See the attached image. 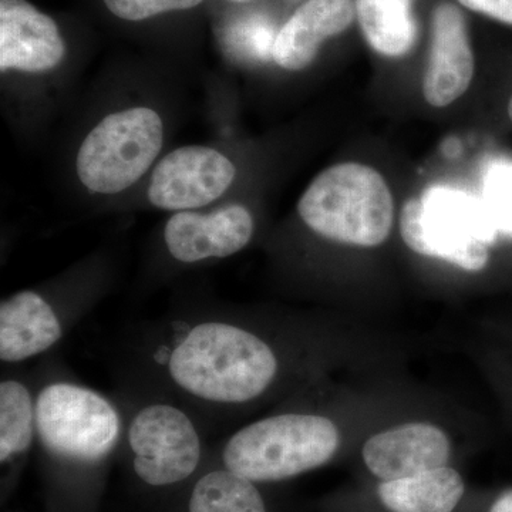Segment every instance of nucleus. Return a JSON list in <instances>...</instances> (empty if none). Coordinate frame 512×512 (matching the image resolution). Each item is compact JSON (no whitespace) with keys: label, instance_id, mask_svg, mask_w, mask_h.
Listing matches in <instances>:
<instances>
[{"label":"nucleus","instance_id":"1","mask_svg":"<svg viewBox=\"0 0 512 512\" xmlns=\"http://www.w3.org/2000/svg\"><path fill=\"white\" fill-rule=\"evenodd\" d=\"M339 444L328 417L279 413L235 431L222 447V466L254 483L285 480L328 463Z\"/></svg>","mask_w":512,"mask_h":512},{"label":"nucleus","instance_id":"2","mask_svg":"<svg viewBox=\"0 0 512 512\" xmlns=\"http://www.w3.org/2000/svg\"><path fill=\"white\" fill-rule=\"evenodd\" d=\"M302 221L320 237L377 247L393 227L392 192L375 168L333 165L320 173L298 204Z\"/></svg>","mask_w":512,"mask_h":512},{"label":"nucleus","instance_id":"3","mask_svg":"<svg viewBox=\"0 0 512 512\" xmlns=\"http://www.w3.org/2000/svg\"><path fill=\"white\" fill-rule=\"evenodd\" d=\"M37 443L70 466L103 463L124 440L126 417L109 397L72 380L53 379L36 392Z\"/></svg>","mask_w":512,"mask_h":512},{"label":"nucleus","instance_id":"4","mask_svg":"<svg viewBox=\"0 0 512 512\" xmlns=\"http://www.w3.org/2000/svg\"><path fill=\"white\" fill-rule=\"evenodd\" d=\"M400 232L417 254L470 272L487 266L488 247L500 235L480 197L446 185H434L404 204Z\"/></svg>","mask_w":512,"mask_h":512},{"label":"nucleus","instance_id":"5","mask_svg":"<svg viewBox=\"0 0 512 512\" xmlns=\"http://www.w3.org/2000/svg\"><path fill=\"white\" fill-rule=\"evenodd\" d=\"M124 441L134 473L151 487H167L190 478L200 467L204 450L194 414L164 394L138 404L128 414Z\"/></svg>","mask_w":512,"mask_h":512},{"label":"nucleus","instance_id":"6","mask_svg":"<svg viewBox=\"0 0 512 512\" xmlns=\"http://www.w3.org/2000/svg\"><path fill=\"white\" fill-rule=\"evenodd\" d=\"M163 140V120L154 110L136 107L110 114L84 138L77 154V175L93 192L127 190L147 173Z\"/></svg>","mask_w":512,"mask_h":512},{"label":"nucleus","instance_id":"7","mask_svg":"<svg viewBox=\"0 0 512 512\" xmlns=\"http://www.w3.org/2000/svg\"><path fill=\"white\" fill-rule=\"evenodd\" d=\"M235 174V165L214 148H178L158 163L148 200L165 211L194 210L221 198Z\"/></svg>","mask_w":512,"mask_h":512},{"label":"nucleus","instance_id":"8","mask_svg":"<svg viewBox=\"0 0 512 512\" xmlns=\"http://www.w3.org/2000/svg\"><path fill=\"white\" fill-rule=\"evenodd\" d=\"M254 231L251 212L242 205H228L208 214L177 212L165 224L164 242L175 261L195 264L238 254Z\"/></svg>","mask_w":512,"mask_h":512},{"label":"nucleus","instance_id":"9","mask_svg":"<svg viewBox=\"0 0 512 512\" xmlns=\"http://www.w3.org/2000/svg\"><path fill=\"white\" fill-rule=\"evenodd\" d=\"M66 46L55 20L26 0H0V70L43 73L62 62Z\"/></svg>","mask_w":512,"mask_h":512},{"label":"nucleus","instance_id":"10","mask_svg":"<svg viewBox=\"0 0 512 512\" xmlns=\"http://www.w3.org/2000/svg\"><path fill=\"white\" fill-rule=\"evenodd\" d=\"M73 323L42 293L9 296L0 305V360L18 365L49 352Z\"/></svg>","mask_w":512,"mask_h":512},{"label":"nucleus","instance_id":"11","mask_svg":"<svg viewBox=\"0 0 512 512\" xmlns=\"http://www.w3.org/2000/svg\"><path fill=\"white\" fill-rule=\"evenodd\" d=\"M474 76V56L466 22L456 6L443 3L433 15V39L423 94L433 107H446L463 96Z\"/></svg>","mask_w":512,"mask_h":512},{"label":"nucleus","instance_id":"12","mask_svg":"<svg viewBox=\"0 0 512 512\" xmlns=\"http://www.w3.org/2000/svg\"><path fill=\"white\" fill-rule=\"evenodd\" d=\"M367 468L383 481L402 480L446 467L450 441L427 423H407L376 434L363 447Z\"/></svg>","mask_w":512,"mask_h":512},{"label":"nucleus","instance_id":"13","mask_svg":"<svg viewBox=\"0 0 512 512\" xmlns=\"http://www.w3.org/2000/svg\"><path fill=\"white\" fill-rule=\"evenodd\" d=\"M353 0H308L276 36L274 60L291 72L305 69L329 37L340 35L355 19Z\"/></svg>","mask_w":512,"mask_h":512},{"label":"nucleus","instance_id":"14","mask_svg":"<svg viewBox=\"0 0 512 512\" xmlns=\"http://www.w3.org/2000/svg\"><path fill=\"white\" fill-rule=\"evenodd\" d=\"M463 494V478L450 467L379 485L380 500L392 512H453Z\"/></svg>","mask_w":512,"mask_h":512},{"label":"nucleus","instance_id":"15","mask_svg":"<svg viewBox=\"0 0 512 512\" xmlns=\"http://www.w3.org/2000/svg\"><path fill=\"white\" fill-rule=\"evenodd\" d=\"M413 0H355L360 26L369 45L380 55H406L416 42Z\"/></svg>","mask_w":512,"mask_h":512},{"label":"nucleus","instance_id":"16","mask_svg":"<svg viewBox=\"0 0 512 512\" xmlns=\"http://www.w3.org/2000/svg\"><path fill=\"white\" fill-rule=\"evenodd\" d=\"M37 440L36 393L18 377L0 383V461L9 463Z\"/></svg>","mask_w":512,"mask_h":512},{"label":"nucleus","instance_id":"17","mask_svg":"<svg viewBox=\"0 0 512 512\" xmlns=\"http://www.w3.org/2000/svg\"><path fill=\"white\" fill-rule=\"evenodd\" d=\"M188 512H266V508L254 481L222 466L195 483Z\"/></svg>","mask_w":512,"mask_h":512},{"label":"nucleus","instance_id":"18","mask_svg":"<svg viewBox=\"0 0 512 512\" xmlns=\"http://www.w3.org/2000/svg\"><path fill=\"white\" fill-rule=\"evenodd\" d=\"M278 33L264 16L248 15L232 20L222 33V46L241 62L261 63L274 59Z\"/></svg>","mask_w":512,"mask_h":512},{"label":"nucleus","instance_id":"19","mask_svg":"<svg viewBox=\"0 0 512 512\" xmlns=\"http://www.w3.org/2000/svg\"><path fill=\"white\" fill-rule=\"evenodd\" d=\"M485 211L490 215L498 234L512 237V161L500 158L488 165L484 174Z\"/></svg>","mask_w":512,"mask_h":512},{"label":"nucleus","instance_id":"20","mask_svg":"<svg viewBox=\"0 0 512 512\" xmlns=\"http://www.w3.org/2000/svg\"><path fill=\"white\" fill-rule=\"evenodd\" d=\"M204 0H104L114 16L130 22H140L174 10L195 8Z\"/></svg>","mask_w":512,"mask_h":512},{"label":"nucleus","instance_id":"21","mask_svg":"<svg viewBox=\"0 0 512 512\" xmlns=\"http://www.w3.org/2000/svg\"><path fill=\"white\" fill-rule=\"evenodd\" d=\"M461 5L512 25V0H458Z\"/></svg>","mask_w":512,"mask_h":512},{"label":"nucleus","instance_id":"22","mask_svg":"<svg viewBox=\"0 0 512 512\" xmlns=\"http://www.w3.org/2000/svg\"><path fill=\"white\" fill-rule=\"evenodd\" d=\"M490 512H512V490L501 494L491 507Z\"/></svg>","mask_w":512,"mask_h":512},{"label":"nucleus","instance_id":"23","mask_svg":"<svg viewBox=\"0 0 512 512\" xmlns=\"http://www.w3.org/2000/svg\"><path fill=\"white\" fill-rule=\"evenodd\" d=\"M508 116H510V119L512 121V97L510 103H508Z\"/></svg>","mask_w":512,"mask_h":512},{"label":"nucleus","instance_id":"24","mask_svg":"<svg viewBox=\"0 0 512 512\" xmlns=\"http://www.w3.org/2000/svg\"><path fill=\"white\" fill-rule=\"evenodd\" d=\"M228 2H232V3H245V2H249V0H228Z\"/></svg>","mask_w":512,"mask_h":512}]
</instances>
